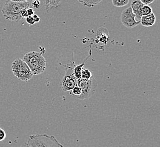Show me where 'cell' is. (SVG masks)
<instances>
[{"mask_svg": "<svg viewBox=\"0 0 160 147\" xmlns=\"http://www.w3.org/2000/svg\"><path fill=\"white\" fill-rule=\"evenodd\" d=\"M29 7L30 3L28 1L17 2L8 0L4 4L1 12L6 20L18 22L22 19L21 16L22 10L28 9Z\"/></svg>", "mask_w": 160, "mask_h": 147, "instance_id": "6da1fadb", "label": "cell"}, {"mask_svg": "<svg viewBox=\"0 0 160 147\" xmlns=\"http://www.w3.org/2000/svg\"><path fill=\"white\" fill-rule=\"evenodd\" d=\"M22 59L28 64L33 75L41 74L46 69V59L40 53L35 51L27 53Z\"/></svg>", "mask_w": 160, "mask_h": 147, "instance_id": "7a4b0ae2", "label": "cell"}, {"mask_svg": "<svg viewBox=\"0 0 160 147\" xmlns=\"http://www.w3.org/2000/svg\"><path fill=\"white\" fill-rule=\"evenodd\" d=\"M26 144L30 147H64L54 136L47 134L30 135Z\"/></svg>", "mask_w": 160, "mask_h": 147, "instance_id": "3957f363", "label": "cell"}, {"mask_svg": "<svg viewBox=\"0 0 160 147\" xmlns=\"http://www.w3.org/2000/svg\"><path fill=\"white\" fill-rule=\"evenodd\" d=\"M12 70L14 76L23 82H27L33 77V74L28 64L21 58H17L12 62Z\"/></svg>", "mask_w": 160, "mask_h": 147, "instance_id": "277c9868", "label": "cell"}, {"mask_svg": "<svg viewBox=\"0 0 160 147\" xmlns=\"http://www.w3.org/2000/svg\"><path fill=\"white\" fill-rule=\"evenodd\" d=\"M77 85L81 91V95L77 97L80 100H85L89 98L95 93L98 84L95 77L92 76L89 80H78Z\"/></svg>", "mask_w": 160, "mask_h": 147, "instance_id": "5b68a950", "label": "cell"}, {"mask_svg": "<svg viewBox=\"0 0 160 147\" xmlns=\"http://www.w3.org/2000/svg\"><path fill=\"white\" fill-rule=\"evenodd\" d=\"M74 66L73 62L64 65L66 71L62 82V89L64 92L71 91L77 84L78 80L76 79L73 74Z\"/></svg>", "mask_w": 160, "mask_h": 147, "instance_id": "8992f818", "label": "cell"}, {"mask_svg": "<svg viewBox=\"0 0 160 147\" xmlns=\"http://www.w3.org/2000/svg\"><path fill=\"white\" fill-rule=\"evenodd\" d=\"M135 15L133 14L131 7L124 10L120 17L122 23L128 28L135 27L140 23V21L136 20Z\"/></svg>", "mask_w": 160, "mask_h": 147, "instance_id": "52a82bcc", "label": "cell"}, {"mask_svg": "<svg viewBox=\"0 0 160 147\" xmlns=\"http://www.w3.org/2000/svg\"><path fill=\"white\" fill-rule=\"evenodd\" d=\"M144 4L140 0H132L131 7L132 10L133 14L135 15L136 18L138 21H140L142 18V7Z\"/></svg>", "mask_w": 160, "mask_h": 147, "instance_id": "ba28073f", "label": "cell"}, {"mask_svg": "<svg viewBox=\"0 0 160 147\" xmlns=\"http://www.w3.org/2000/svg\"><path fill=\"white\" fill-rule=\"evenodd\" d=\"M140 21L142 26L144 27H151L155 24L156 18L154 14L152 12L147 16H142Z\"/></svg>", "mask_w": 160, "mask_h": 147, "instance_id": "9c48e42d", "label": "cell"}, {"mask_svg": "<svg viewBox=\"0 0 160 147\" xmlns=\"http://www.w3.org/2000/svg\"><path fill=\"white\" fill-rule=\"evenodd\" d=\"M91 55V53H90V55L88 56V57L84 60L83 62H82L81 64H79V65H77V66H75L74 65V67H73V74H74V77L76 78V79L78 80L81 79V71L83 69V66L85 64V63L86 62V60L89 58L90 56Z\"/></svg>", "mask_w": 160, "mask_h": 147, "instance_id": "30bf717a", "label": "cell"}, {"mask_svg": "<svg viewBox=\"0 0 160 147\" xmlns=\"http://www.w3.org/2000/svg\"><path fill=\"white\" fill-rule=\"evenodd\" d=\"M80 3L82 4L83 6L92 7L97 6L99 3L101 2L103 0H77Z\"/></svg>", "mask_w": 160, "mask_h": 147, "instance_id": "8fae6325", "label": "cell"}, {"mask_svg": "<svg viewBox=\"0 0 160 147\" xmlns=\"http://www.w3.org/2000/svg\"><path fill=\"white\" fill-rule=\"evenodd\" d=\"M92 75L89 69H86L83 68L82 70L81 71V79L84 80H89L92 77Z\"/></svg>", "mask_w": 160, "mask_h": 147, "instance_id": "7c38bea8", "label": "cell"}, {"mask_svg": "<svg viewBox=\"0 0 160 147\" xmlns=\"http://www.w3.org/2000/svg\"><path fill=\"white\" fill-rule=\"evenodd\" d=\"M114 6L118 7H122L126 6L129 3V0H111Z\"/></svg>", "mask_w": 160, "mask_h": 147, "instance_id": "4fadbf2b", "label": "cell"}, {"mask_svg": "<svg viewBox=\"0 0 160 147\" xmlns=\"http://www.w3.org/2000/svg\"><path fill=\"white\" fill-rule=\"evenodd\" d=\"M152 12V9L148 5H143L142 7V16H147Z\"/></svg>", "mask_w": 160, "mask_h": 147, "instance_id": "5bb4252c", "label": "cell"}, {"mask_svg": "<svg viewBox=\"0 0 160 147\" xmlns=\"http://www.w3.org/2000/svg\"><path fill=\"white\" fill-rule=\"evenodd\" d=\"M81 91L80 87L78 86L77 84L74 87L73 89H72V91H71V95L76 96L77 97H78L81 95Z\"/></svg>", "mask_w": 160, "mask_h": 147, "instance_id": "9a60e30c", "label": "cell"}, {"mask_svg": "<svg viewBox=\"0 0 160 147\" xmlns=\"http://www.w3.org/2000/svg\"><path fill=\"white\" fill-rule=\"evenodd\" d=\"M26 21L30 25H34L35 23L34 19L32 18V16H28L26 18Z\"/></svg>", "mask_w": 160, "mask_h": 147, "instance_id": "2e32d148", "label": "cell"}, {"mask_svg": "<svg viewBox=\"0 0 160 147\" xmlns=\"http://www.w3.org/2000/svg\"><path fill=\"white\" fill-rule=\"evenodd\" d=\"M31 5L34 8H39L40 7V1L39 0H33L31 2Z\"/></svg>", "mask_w": 160, "mask_h": 147, "instance_id": "e0dca14e", "label": "cell"}, {"mask_svg": "<svg viewBox=\"0 0 160 147\" xmlns=\"http://www.w3.org/2000/svg\"><path fill=\"white\" fill-rule=\"evenodd\" d=\"M6 138V132L3 129L0 128V141L5 140Z\"/></svg>", "mask_w": 160, "mask_h": 147, "instance_id": "ac0fdd59", "label": "cell"}, {"mask_svg": "<svg viewBox=\"0 0 160 147\" xmlns=\"http://www.w3.org/2000/svg\"><path fill=\"white\" fill-rule=\"evenodd\" d=\"M34 9L33 8H30V7H28V9H27V14H28V16H34Z\"/></svg>", "mask_w": 160, "mask_h": 147, "instance_id": "d6986e66", "label": "cell"}, {"mask_svg": "<svg viewBox=\"0 0 160 147\" xmlns=\"http://www.w3.org/2000/svg\"><path fill=\"white\" fill-rule=\"evenodd\" d=\"M142 3L144 5H149L151 3H153L154 0H140Z\"/></svg>", "mask_w": 160, "mask_h": 147, "instance_id": "ffe728a7", "label": "cell"}, {"mask_svg": "<svg viewBox=\"0 0 160 147\" xmlns=\"http://www.w3.org/2000/svg\"><path fill=\"white\" fill-rule=\"evenodd\" d=\"M21 16L22 18H26L28 17V14H27V9H24L22 10L21 12Z\"/></svg>", "mask_w": 160, "mask_h": 147, "instance_id": "44dd1931", "label": "cell"}, {"mask_svg": "<svg viewBox=\"0 0 160 147\" xmlns=\"http://www.w3.org/2000/svg\"><path fill=\"white\" fill-rule=\"evenodd\" d=\"M32 18L34 19L35 23H38L40 21V18L37 14H34V16H32Z\"/></svg>", "mask_w": 160, "mask_h": 147, "instance_id": "7402d4cb", "label": "cell"}, {"mask_svg": "<svg viewBox=\"0 0 160 147\" xmlns=\"http://www.w3.org/2000/svg\"><path fill=\"white\" fill-rule=\"evenodd\" d=\"M13 2H26L28 0H10Z\"/></svg>", "mask_w": 160, "mask_h": 147, "instance_id": "603a6c76", "label": "cell"}, {"mask_svg": "<svg viewBox=\"0 0 160 147\" xmlns=\"http://www.w3.org/2000/svg\"><path fill=\"white\" fill-rule=\"evenodd\" d=\"M26 147H30L28 145V144H26Z\"/></svg>", "mask_w": 160, "mask_h": 147, "instance_id": "cb8c5ba5", "label": "cell"}]
</instances>
